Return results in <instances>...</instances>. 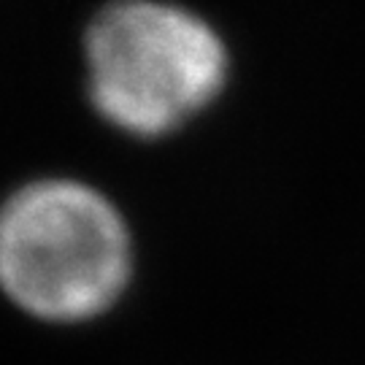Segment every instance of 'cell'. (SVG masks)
Returning <instances> with one entry per match:
<instances>
[{
    "mask_svg": "<svg viewBox=\"0 0 365 365\" xmlns=\"http://www.w3.org/2000/svg\"><path fill=\"white\" fill-rule=\"evenodd\" d=\"M130 276L119 211L92 187L33 182L0 209V289L30 317L78 322L106 312Z\"/></svg>",
    "mask_w": 365,
    "mask_h": 365,
    "instance_id": "6da1fadb",
    "label": "cell"
},
{
    "mask_svg": "<svg viewBox=\"0 0 365 365\" xmlns=\"http://www.w3.org/2000/svg\"><path fill=\"white\" fill-rule=\"evenodd\" d=\"M87 87L111 125L160 135L222 90L227 54L200 16L160 0H119L92 19L84 41Z\"/></svg>",
    "mask_w": 365,
    "mask_h": 365,
    "instance_id": "7a4b0ae2",
    "label": "cell"
}]
</instances>
